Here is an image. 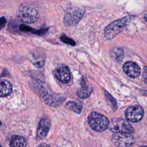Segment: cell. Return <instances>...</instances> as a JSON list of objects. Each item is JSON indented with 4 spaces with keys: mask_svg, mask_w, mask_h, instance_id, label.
I'll list each match as a JSON object with an SVG mask.
<instances>
[{
    "mask_svg": "<svg viewBox=\"0 0 147 147\" xmlns=\"http://www.w3.org/2000/svg\"><path fill=\"white\" fill-rule=\"evenodd\" d=\"M131 19V16L125 17L115 20L107 25L104 30V34L107 40L114 38L125 28Z\"/></svg>",
    "mask_w": 147,
    "mask_h": 147,
    "instance_id": "obj_1",
    "label": "cell"
},
{
    "mask_svg": "<svg viewBox=\"0 0 147 147\" xmlns=\"http://www.w3.org/2000/svg\"><path fill=\"white\" fill-rule=\"evenodd\" d=\"M88 122L92 129L101 132L106 130L109 126L108 119L103 115L96 112H92L88 117Z\"/></svg>",
    "mask_w": 147,
    "mask_h": 147,
    "instance_id": "obj_2",
    "label": "cell"
},
{
    "mask_svg": "<svg viewBox=\"0 0 147 147\" xmlns=\"http://www.w3.org/2000/svg\"><path fill=\"white\" fill-rule=\"evenodd\" d=\"M109 129L114 133L133 134L134 129L126 120L121 118L112 119L109 122Z\"/></svg>",
    "mask_w": 147,
    "mask_h": 147,
    "instance_id": "obj_3",
    "label": "cell"
},
{
    "mask_svg": "<svg viewBox=\"0 0 147 147\" xmlns=\"http://www.w3.org/2000/svg\"><path fill=\"white\" fill-rule=\"evenodd\" d=\"M18 17L22 22L28 24H32L37 21L39 15L38 11L34 8L24 6L20 9L18 11Z\"/></svg>",
    "mask_w": 147,
    "mask_h": 147,
    "instance_id": "obj_4",
    "label": "cell"
},
{
    "mask_svg": "<svg viewBox=\"0 0 147 147\" xmlns=\"http://www.w3.org/2000/svg\"><path fill=\"white\" fill-rule=\"evenodd\" d=\"M84 9L80 7H74L68 9L65 14L64 22L67 26H72L81 20L84 13Z\"/></svg>",
    "mask_w": 147,
    "mask_h": 147,
    "instance_id": "obj_5",
    "label": "cell"
},
{
    "mask_svg": "<svg viewBox=\"0 0 147 147\" xmlns=\"http://www.w3.org/2000/svg\"><path fill=\"white\" fill-rule=\"evenodd\" d=\"M112 141L116 147H132L134 143V137L127 133H114Z\"/></svg>",
    "mask_w": 147,
    "mask_h": 147,
    "instance_id": "obj_6",
    "label": "cell"
},
{
    "mask_svg": "<svg viewBox=\"0 0 147 147\" xmlns=\"http://www.w3.org/2000/svg\"><path fill=\"white\" fill-rule=\"evenodd\" d=\"M40 93L43 99L45 102L52 106H58L61 105L63 100L65 99V97L63 96L56 95L52 94L49 90L45 88L43 86L40 87Z\"/></svg>",
    "mask_w": 147,
    "mask_h": 147,
    "instance_id": "obj_7",
    "label": "cell"
},
{
    "mask_svg": "<svg viewBox=\"0 0 147 147\" xmlns=\"http://www.w3.org/2000/svg\"><path fill=\"white\" fill-rule=\"evenodd\" d=\"M127 120L131 122H137L142 119L144 115L143 108L140 105H133L127 107L125 113Z\"/></svg>",
    "mask_w": 147,
    "mask_h": 147,
    "instance_id": "obj_8",
    "label": "cell"
},
{
    "mask_svg": "<svg viewBox=\"0 0 147 147\" xmlns=\"http://www.w3.org/2000/svg\"><path fill=\"white\" fill-rule=\"evenodd\" d=\"M55 77L61 83H68L71 79L70 71L68 67L65 65H60L53 71Z\"/></svg>",
    "mask_w": 147,
    "mask_h": 147,
    "instance_id": "obj_9",
    "label": "cell"
},
{
    "mask_svg": "<svg viewBox=\"0 0 147 147\" xmlns=\"http://www.w3.org/2000/svg\"><path fill=\"white\" fill-rule=\"evenodd\" d=\"M123 70L128 76L132 78L138 77L141 74V69L139 65L131 61H128L124 63Z\"/></svg>",
    "mask_w": 147,
    "mask_h": 147,
    "instance_id": "obj_10",
    "label": "cell"
},
{
    "mask_svg": "<svg viewBox=\"0 0 147 147\" xmlns=\"http://www.w3.org/2000/svg\"><path fill=\"white\" fill-rule=\"evenodd\" d=\"M50 121L48 118H44L41 119L37 128L36 138V140H41L42 139H44L47 136L50 129Z\"/></svg>",
    "mask_w": 147,
    "mask_h": 147,
    "instance_id": "obj_11",
    "label": "cell"
},
{
    "mask_svg": "<svg viewBox=\"0 0 147 147\" xmlns=\"http://www.w3.org/2000/svg\"><path fill=\"white\" fill-rule=\"evenodd\" d=\"M45 55L42 51H36L33 52L30 60L32 64L37 68H42L45 62Z\"/></svg>",
    "mask_w": 147,
    "mask_h": 147,
    "instance_id": "obj_12",
    "label": "cell"
},
{
    "mask_svg": "<svg viewBox=\"0 0 147 147\" xmlns=\"http://www.w3.org/2000/svg\"><path fill=\"white\" fill-rule=\"evenodd\" d=\"M12 91L11 83L5 79L0 80V96L4 97L9 95Z\"/></svg>",
    "mask_w": 147,
    "mask_h": 147,
    "instance_id": "obj_13",
    "label": "cell"
},
{
    "mask_svg": "<svg viewBox=\"0 0 147 147\" xmlns=\"http://www.w3.org/2000/svg\"><path fill=\"white\" fill-rule=\"evenodd\" d=\"M26 140L21 136H13L10 140V147H26Z\"/></svg>",
    "mask_w": 147,
    "mask_h": 147,
    "instance_id": "obj_14",
    "label": "cell"
},
{
    "mask_svg": "<svg viewBox=\"0 0 147 147\" xmlns=\"http://www.w3.org/2000/svg\"><path fill=\"white\" fill-rule=\"evenodd\" d=\"M110 55L114 60L117 62H120L123 59L124 56L123 50L121 47H113L110 51Z\"/></svg>",
    "mask_w": 147,
    "mask_h": 147,
    "instance_id": "obj_15",
    "label": "cell"
},
{
    "mask_svg": "<svg viewBox=\"0 0 147 147\" xmlns=\"http://www.w3.org/2000/svg\"><path fill=\"white\" fill-rule=\"evenodd\" d=\"M92 89L88 87L85 82L82 83L81 88L78 91L77 95L82 99L88 98L91 94Z\"/></svg>",
    "mask_w": 147,
    "mask_h": 147,
    "instance_id": "obj_16",
    "label": "cell"
},
{
    "mask_svg": "<svg viewBox=\"0 0 147 147\" xmlns=\"http://www.w3.org/2000/svg\"><path fill=\"white\" fill-rule=\"evenodd\" d=\"M66 106L67 108L75 112V113L80 114L82 111V106L79 102L75 101H69L67 103Z\"/></svg>",
    "mask_w": 147,
    "mask_h": 147,
    "instance_id": "obj_17",
    "label": "cell"
},
{
    "mask_svg": "<svg viewBox=\"0 0 147 147\" xmlns=\"http://www.w3.org/2000/svg\"><path fill=\"white\" fill-rule=\"evenodd\" d=\"M105 95L109 105L114 111H115L117 109V105L115 99L111 96L110 94H109L106 91H105Z\"/></svg>",
    "mask_w": 147,
    "mask_h": 147,
    "instance_id": "obj_18",
    "label": "cell"
},
{
    "mask_svg": "<svg viewBox=\"0 0 147 147\" xmlns=\"http://www.w3.org/2000/svg\"><path fill=\"white\" fill-rule=\"evenodd\" d=\"M32 74H30V76L36 81L42 82L44 81V77L42 74L38 71H32Z\"/></svg>",
    "mask_w": 147,
    "mask_h": 147,
    "instance_id": "obj_19",
    "label": "cell"
},
{
    "mask_svg": "<svg viewBox=\"0 0 147 147\" xmlns=\"http://www.w3.org/2000/svg\"><path fill=\"white\" fill-rule=\"evenodd\" d=\"M60 40L63 42H65L66 44H69V45H73V46L76 45V42L72 38L68 37L67 36H65V35L61 36V37H60Z\"/></svg>",
    "mask_w": 147,
    "mask_h": 147,
    "instance_id": "obj_20",
    "label": "cell"
},
{
    "mask_svg": "<svg viewBox=\"0 0 147 147\" xmlns=\"http://www.w3.org/2000/svg\"><path fill=\"white\" fill-rule=\"evenodd\" d=\"M20 29L21 31L23 32H32V33L33 32V29L29 26H27L25 25H21L20 26Z\"/></svg>",
    "mask_w": 147,
    "mask_h": 147,
    "instance_id": "obj_21",
    "label": "cell"
},
{
    "mask_svg": "<svg viewBox=\"0 0 147 147\" xmlns=\"http://www.w3.org/2000/svg\"><path fill=\"white\" fill-rule=\"evenodd\" d=\"M142 79L145 83H147V65L144 68L142 73Z\"/></svg>",
    "mask_w": 147,
    "mask_h": 147,
    "instance_id": "obj_22",
    "label": "cell"
},
{
    "mask_svg": "<svg viewBox=\"0 0 147 147\" xmlns=\"http://www.w3.org/2000/svg\"><path fill=\"white\" fill-rule=\"evenodd\" d=\"M6 23V20L4 17L0 18V29H2L5 25Z\"/></svg>",
    "mask_w": 147,
    "mask_h": 147,
    "instance_id": "obj_23",
    "label": "cell"
},
{
    "mask_svg": "<svg viewBox=\"0 0 147 147\" xmlns=\"http://www.w3.org/2000/svg\"><path fill=\"white\" fill-rule=\"evenodd\" d=\"M37 147H50L48 144L45 143H42L40 145H39Z\"/></svg>",
    "mask_w": 147,
    "mask_h": 147,
    "instance_id": "obj_24",
    "label": "cell"
},
{
    "mask_svg": "<svg viewBox=\"0 0 147 147\" xmlns=\"http://www.w3.org/2000/svg\"><path fill=\"white\" fill-rule=\"evenodd\" d=\"M145 21H146V22H147V14H146V16H145Z\"/></svg>",
    "mask_w": 147,
    "mask_h": 147,
    "instance_id": "obj_25",
    "label": "cell"
},
{
    "mask_svg": "<svg viewBox=\"0 0 147 147\" xmlns=\"http://www.w3.org/2000/svg\"><path fill=\"white\" fill-rule=\"evenodd\" d=\"M140 147H147V146H140Z\"/></svg>",
    "mask_w": 147,
    "mask_h": 147,
    "instance_id": "obj_26",
    "label": "cell"
},
{
    "mask_svg": "<svg viewBox=\"0 0 147 147\" xmlns=\"http://www.w3.org/2000/svg\"><path fill=\"white\" fill-rule=\"evenodd\" d=\"M1 122H0V126H1Z\"/></svg>",
    "mask_w": 147,
    "mask_h": 147,
    "instance_id": "obj_27",
    "label": "cell"
},
{
    "mask_svg": "<svg viewBox=\"0 0 147 147\" xmlns=\"http://www.w3.org/2000/svg\"><path fill=\"white\" fill-rule=\"evenodd\" d=\"M0 147H1V145H0Z\"/></svg>",
    "mask_w": 147,
    "mask_h": 147,
    "instance_id": "obj_28",
    "label": "cell"
}]
</instances>
